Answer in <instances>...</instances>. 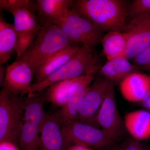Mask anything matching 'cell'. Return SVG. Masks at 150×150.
Wrapping results in <instances>:
<instances>
[{
	"label": "cell",
	"mask_w": 150,
	"mask_h": 150,
	"mask_svg": "<svg viewBox=\"0 0 150 150\" xmlns=\"http://www.w3.org/2000/svg\"><path fill=\"white\" fill-rule=\"evenodd\" d=\"M122 32L127 40L124 57L132 60L150 45V13L132 19Z\"/></svg>",
	"instance_id": "obj_9"
},
{
	"label": "cell",
	"mask_w": 150,
	"mask_h": 150,
	"mask_svg": "<svg viewBox=\"0 0 150 150\" xmlns=\"http://www.w3.org/2000/svg\"><path fill=\"white\" fill-rule=\"evenodd\" d=\"M140 69L131 64L126 57H119L108 61L99 69L98 73L115 85L120 84L133 73L139 72Z\"/></svg>",
	"instance_id": "obj_16"
},
{
	"label": "cell",
	"mask_w": 150,
	"mask_h": 150,
	"mask_svg": "<svg viewBox=\"0 0 150 150\" xmlns=\"http://www.w3.org/2000/svg\"><path fill=\"white\" fill-rule=\"evenodd\" d=\"M33 4L32 1L28 0H1V11H7L13 14L16 12L20 10L26 9L30 11V7Z\"/></svg>",
	"instance_id": "obj_24"
},
{
	"label": "cell",
	"mask_w": 150,
	"mask_h": 150,
	"mask_svg": "<svg viewBox=\"0 0 150 150\" xmlns=\"http://www.w3.org/2000/svg\"><path fill=\"white\" fill-rule=\"evenodd\" d=\"M74 44L76 43L56 25L42 24L32 44L17 60L27 63L35 74L39 68L56 52Z\"/></svg>",
	"instance_id": "obj_2"
},
{
	"label": "cell",
	"mask_w": 150,
	"mask_h": 150,
	"mask_svg": "<svg viewBox=\"0 0 150 150\" xmlns=\"http://www.w3.org/2000/svg\"><path fill=\"white\" fill-rule=\"evenodd\" d=\"M54 24L75 43L95 47L102 42L103 30L74 9L66 11Z\"/></svg>",
	"instance_id": "obj_5"
},
{
	"label": "cell",
	"mask_w": 150,
	"mask_h": 150,
	"mask_svg": "<svg viewBox=\"0 0 150 150\" xmlns=\"http://www.w3.org/2000/svg\"><path fill=\"white\" fill-rule=\"evenodd\" d=\"M95 48L82 45L78 54L64 66L40 82L33 84V96L35 93L43 91L61 81L88 75L94 76L100 68L98 64L99 57L94 51Z\"/></svg>",
	"instance_id": "obj_3"
},
{
	"label": "cell",
	"mask_w": 150,
	"mask_h": 150,
	"mask_svg": "<svg viewBox=\"0 0 150 150\" xmlns=\"http://www.w3.org/2000/svg\"><path fill=\"white\" fill-rule=\"evenodd\" d=\"M34 72L26 62L16 60L6 69L3 88L14 95L33 96L31 83Z\"/></svg>",
	"instance_id": "obj_10"
},
{
	"label": "cell",
	"mask_w": 150,
	"mask_h": 150,
	"mask_svg": "<svg viewBox=\"0 0 150 150\" xmlns=\"http://www.w3.org/2000/svg\"><path fill=\"white\" fill-rule=\"evenodd\" d=\"M121 148L123 150H149L139 141L134 139L128 140Z\"/></svg>",
	"instance_id": "obj_27"
},
{
	"label": "cell",
	"mask_w": 150,
	"mask_h": 150,
	"mask_svg": "<svg viewBox=\"0 0 150 150\" xmlns=\"http://www.w3.org/2000/svg\"><path fill=\"white\" fill-rule=\"evenodd\" d=\"M37 9L42 25L53 24L73 6L71 0H38Z\"/></svg>",
	"instance_id": "obj_18"
},
{
	"label": "cell",
	"mask_w": 150,
	"mask_h": 150,
	"mask_svg": "<svg viewBox=\"0 0 150 150\" xmlns=\"http://www.w3.org/2000/svg\"><path fill=\"white\" fill-rule=\"evenodd\" d=\"M133 64L150 73V45L132 59Z\"/></svg>",
	"instance_id": "obj_26"
},
{
	"label": "cell",
	"mask_w": 150,
	"mask_h": 150,
	"mask_svg": "<svg viewBox=\"0 0 150 150\" xmlns=\"http://www.w3.org/2000/svg\"><path fill=\"white\" fill-rule=\"evenodd\" d=\"M81 48L76 44H72L56 52L38 70L34 83L40 82L61 69L78 54Z\"/></svg>",
	"instance_id": "obj_15"
},
{
	"label": "cell",
	"mask_w": 150,
	"mask_h": 150,
	"mask_svg": "<svg viewBox=\"0 0 150 150\" xmlns=\"http://www.w3.org/2000/svg\"><path fill=\"white\" fill-rule=\"evenodd\" d=\"M6 70L3 66H0V86H4Z\"/></svg>",
	"instance_id": "obj_30"
},
{
	"label": "cell",
	"mask_w": 150,
	"mask_h": 150,
	"mask_svg": "<svg viewBox=\"0 0 150 150\" xmlns=\"http://www.w3.org/2000/svg\"><path fill=\"white\" fill-rule=\"evenodd\" d=\"M74 9L102 30L122 32L127 24L128 8L122 0H79Z\"/></svg>",
	"instance_id": "obj_1"
},
{
	"label": "cell",
	"mask_w": 150,
	"mask_h": 150,
	"mask_svg": "<svg viewBox=\"0 0 150 150\" xmlns=\"http://www.w3.org/2000/svg\"><path fill=\"white\" fill-rule=\"evenodd\" d=\"M41 127L29 122L23 123L19 143L21 150H39Z\"/></svg>",
	"instance_id": "obj_22"
},
{
	"label": "cell",
	"mask_w": 150,
	"mask_h": 150,
	"mask_svg": "<svg viewBox=\"0 0 150 150\" xmlns=\"http://www.w3.org/2000/svg\"><path fill=\"white\" fill-rule=\"evenodd\" d=\"M63 123L56 114H46L40 129L39 150H69L72 146L62 131Z\"/></svg>",
	"instance_id": "obj_13"
},
{
	"label": "cell",
	"mask_w": 150,
	"mask_h": 150,
	"mask_svg": "<svg viewBox=\"0 0 150 150\" xmlns=\"http://www.w3.org/2000/svg\"><path fill=\"white\" fill-rule=\"evenodd\" d=\"M121 94L126 100L139 103L150 91V76L137 72L119 84Z\"/></svg>",
	"instance_id": "obj_14"
},
{
	"label": "cell",
	"mask_w": 150,
	"mask_h": 150,
	"mask_svg": "<svg viewBox=\"0 0 150 150\" xmlns=\"http://www.w3.org/2000/svg\"><path fill=\"white\" fill-rule=\"evenodd\" d=\"M17 33L14 25L7 22L4 17H0V66H3L10 59L15 51Z\"/></svg>",
	"instance_id": "obj_19"
},
{
	"label": "cell",
	"mask_w": 150,
	"mask_h": 150,
	"mask_svg": "<svg viewBox=\"0 0 150 150\" xmlns=\"http://www.w3.org/2000/svg\"><path fill=\"white\" fill-rule=\"evenodd\" d=\"M23 112L22 98L3 88L0 93V143L19 142Z\"/></svg>",
	"instance_id": "obj_4"
},
{
	"label": "cell",
	"mask_w": 150,
	"mask_h": 150,
	"mask_svg": "<svg viewBox=\"0 0 150 150\" xmlns=\"http://www.w3.org/2000/svg\"><path fill=\"white\" fill-rule=\"evenodd\" d=\"M46 100V96H33L23 98V120L41 127L46 116L44 104Z\"/></svg>",
	"instance_id": "obj_21"
},
{
	"label": "cell",
	"mask_w": 150,
	"mask_h": 150,
	"mask_svg": "<svg viewBox=\"0 0 150 150\" xmlns=\"http://www.w3.org/2000/svg\"><path fill=\"white\" fill-rule=\"evenodd\" d=\"M139 103L141 107L150 112V91Z\"/></svg>",
	"instance_id": "obj_28"
},
{
	"label": "cell",
	"mask_w": 150,
	"mask_h": 150,
	"mask_svg": "<svg viewBox=\"0 0 150 150\" xmlns=\"http://www.w3.org/2000/svg\"><path fill=\"white\" fill-rule=\"evenodd\" d=\"M13 16L14 26L18 35L15 51L18 59L32 44L41 26L38 23L34 14L26 9L18 11Z\"/></svg>",
	"instance_id": "obj_11"
},
{
	"label": "cell",
	"mask_w": 150,
	"mask_h": 150,
	"mask_svg": "<svg viewBox=\"0 0 150 150\" xmlns=\"http://www.w3.org/2000/svg\"><path fill=\"white\" fill-rule=\"evenodd\" d=\"M94 80L93 75L73 79L67 103L64 106L56 113L63 124L67 121L77 120L81 105Z\"/></svg>",
	"instance_id": "obj_12"
},
{
	"label": "cell",
	"mask_w": 150,
	"mask_h": 150,
	"mask_svg": "<svg viewBox=\"0 0 150 150\" xmlns=\"http://www.w3.org/2000/svg\"><path fill=\"white\" fill-rule=\"evenodd\" d=\"M62 131L72 146L102 148L112 144L101 129L75 120L62 124Z\"/></svg>",
	"instance_id": "obj_7"
},
{
	"label": "cell",
	"mask_w": 150,
	"mask_h": 150,
	"mask_svg": "<svg viewBox=\"0 0 150 150\" xmlns=\"http://www.w3.org/2000/svg\"><path fill=\"white\" fill-rule=\"evenodd\" d=\"M109 150H123L120 147H113Z\"/></svg>",
	"instance_id": "obj_32"
},
{
	"label": "cell",
	"mask_w": 150,
	"mask_h": 150,
	"mask_svg": "<svg viewBox=\"0 0 150 150\" xmlns=\"http://www.w3.org/2000/svg\"><path fill=\"white\" fill-rule=\"evenodd\" d=\"M73 80L61 81L49 86L45 96L46 100L56 107H64L67 103Z\"/></svg>",
	"instance_id": "obj_23"
},
{
	"label": "cell",
	"mask_w": 150,
	"mask_h": 150,
	"mask_svg": "<svg viewBox=\"0 0 150 150\" xmlns=\"http://www.w3.org/2000/svg\"><path fill=\"white\" fill-rule=\"evenodd\" d=\"M69 150H92L89 147L81 146H73Z\"/></svg>",
	"instance_id": "obj_31"
},
{
	"label": "cell",
	"mask_w": 150,
	"mask_h": 150,
	"mask_svg": "<svg viewBox=\"0 0 150 150\" xmlns=\"http://www.w3.org/2000/svg\"><path fill=\"white\" fill-rule=\"evenodd\" d=\"M126 131L134 139L143 141L150 138V112L145 110L127 113L124 119Z\"/></svg>",
	"instance_id": "obj_17"
},
{
	"label": "cell",
	"mask_w": 150,
	"mask_h": 150,
	"mask_svg": "<svg viewBox=\"0 0 150 150\" xmlns=\"http://www.w3.org/2000/svg\"><path fill=\"white\" fill-rule=\"evenodd\" d=\"M114 85L107 93L98 117L100 128L112 144L124 137L126 130L117 109Z\"/></svg>",
	"instance_id": "obj_8"
},
{
	"label": "cell",
	"mask_w": 150,
	"mask_h": 150,
	"mask_svg": "<svg viewBox=\"0 0 150 150\" xmlns=\"http://www.w3.org/2000/svg\"><path fill=\"white\" fill-rule=\"evenodd\" d=\"M0 150H18L15 144L10 143H1Z\"/></svg>",
	"instance_id": "obj_29"
},
{
	"label": "cell",
	"mask_w": 150,
	"mask_h": 150,
	"mask_svg": "<svg viewBox=\"0 0 150 150\" xmlns=\"http://www.w3.org/2000/svg\"><path fill=\"white\" fill-rule=\"evenodd\" d=\"M113 85L104 78L94 80L81 105L77 121L100 129L98 117L107 93Z\"/></svg>",
	"instance_id": "obj_6"
},
{
	"label": "cell",
	"mask_w": 150,
	"mask_h": 150,
	"mask_svg": "<svg viewBox=\"0 0 150 150\" xmlns=\"http://www.w3.org/2000/svg\"><path fill=\"white\" fill-rule=\"evenodd\" d=\"M150 13V0H134L128 7V16L131 19L138 16Z\"/></svg>",
	"instance_id": "obj_25"
},
{
	"label": "cell",
	"mask_w": 150,
	"mask_h": 150,
	"mask_svg": "<svg viewBox=\"0 0 150 150\" xmlns=\"http://www.w3.org/2000/svg\"><path fill=\"white\" fill-rule=\"evenodd\" d=\"M103 53L108 61L125 56L127 40L121 31H110L103 37Z\"/></svg>",
	"instance_id": "obj_20"
}]
</instances>
